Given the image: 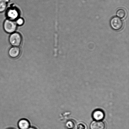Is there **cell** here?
I'll use <instances>...</instances> for the list:
<instances>
[{
    "instance_id": "obj_1",
    "label": "cell",
    "mask_w": 129,
    "mask_h": 129,
    "mask_svg": "<svg viewBox=\"0 0 129 129\" xmlns=\"http://www.w3.org/2000/svg\"><path fill=\"white\" fill-rule=\"evenodd\" d=\"M3 27L6 32L8 33H13L17 29V25L16 21L8 19L4 22Z\"/></svg>"
},
{
    "instance_id": "obj_2",
    "label": "cell",
    "mask_w": 129,
    "mask_h": 129,
    "mask_svg": "<svg viewBox=\"0 0 129 129\" xmlns=\"http://www.w3.org/2000/svg\"><path fill=\"white\" fill-rule=\"evenodd\" d=\"M22 38L19 33H13L10 35L9 41L10 44L13 46H19L22 42Z\"/></svg>"
},
{
    "instance_id": "obj_3",
    "label": "cell",
    "mask_w": 129,
    "mask_h": 129,
    "mask_svg": "<svg viewBox=\"0 0 129 129\" xmlns=\"http://www.w3.org/2000/svg\"><path fill=\"white\" fill-rule=\"evenodd\" d=\"M110 24L112 28L116 31L121 30L123 26V21L117 16H114L111 19Z\"/></svg>"
},
{
    "instance_id": "obj_4",
    "label": "cell",
    "mask_w": 129,
    "mask_h": 129,
    "mask_svg": "<svg viewBox=\"0 0 129 129\" xmlns=\"http://www.w3.org/2000/svg\"><path fill=\"white\" fill-rule=\"evenodd\" d=\"M6 15L9 19L14 21L18 18L19 16V13L16 8H10L8 10L6 13Z\"/></svg>"
},
{
    "instance_id": "obj_5",
    "label": "cell",
    "mask_w": 129,
    "mask_h": 129,
    "mask_svg": "<svg viewBox=\"0 0 129 129\" xmlns=\"http://www.w3.org/2000/svg\"><path fill=\"white\" fill-rule=\"evenodd\" d=\"M105 117L104 112L101 109H96L92 113V118L96 121H102Z\"/></svg>"
},
{
    "instance_id": "obj_6",
    "label": "cell",
    "mask_w": 129,
    "mask_h": 129,
    "mask_svg": "<svg viewBox=\"0 0 129 129\" xmlns=\"http://www.w3.org/2000/svg\"><path fill=\"white\" fill-rule=\"evenodd\" d=\"M21 53V49L18 47L13 46L10 49L9 51L10 56L13 58L18 57Z\"/></svg>"
},
{
    "instance_id": "obj_7",
    "label": "cell",
    "mask_w": 129,
    "mask_h": 129,
    "mask_svg": "<svg viewBox=\"0 0 129 129\" xmlns=\"http://www.w3.org/2000/svg\"><path fill=\"white\" fill-rule=\"evenodd\" d=\"M106 125L102 121H93L91 123L90 129H105Z\"/></svg>"
},
{
    "instance_id": "obj_8",
    "label": "cell",
    "mask_w": 129,
    "mask_h": 129,
    "mask_svg": "<svg viewBox=\"0 0 129 129\" xmlns=\"http://www.w3.org/2000/svg\"><path fill=\"white\" fill-rule=\"evenodd\" d=\"M18 126L20 129H27L30 127V122L27 119H23L19 121Z\"/></svg>"
},
{
    "instance_id": "obj_9",
    "label": "cell",
    "mask_w": 129,
    "mask_h": 129,
    "mask_svg": "<svg viewBox=\"0 0 129 129\" xmlns=\"http://www.w3.org/2000/svg\"><path fill=\"white\" fill-rule=\"evenodd\" d=\"M117 15L119 18H124L127 16V11L124 9H120L117 11Z\"/></svg>"
},
{
    "instance_id": "obj_10",
    "label": "cell",
    "mask_w": 129,
    "mask_h": 129,
    "mask_svg": "<svg viewBox=\"0 0 129 129\" xmlns=\"http://www.w3.org/2000/svg\"><path fill=\"white\" fill-rule=\"evenodd\" d=\"M10 0H0V13L3 12L7 7Z\"/></svg>"
},
{
    "instance_id": "obj_11",
    "label": "cell",
    "mask_w": 129,
    "mask_h": 129,
    "mask_svg": "<svg viewBox=\"0 0 129 129\" xmlns=\"http://www.w3.org/2000/svg\"><path fill=\"white\" fill-rule=\"evenodd\" d=\"M75 122L73 120H69L66 122L65 126L67 129H74L75 128Z\"/></svg>"
},
{
    "instance_id": "obj_12",
    "label": "cell",
    "mask_w": 129,
    "mask_h": 129,
    "mask_svg": "<svg viewBox=\"0 0 129 129\" xmlns=\"http://www.w3.org/2000/svg\"><path fill=\"white\" fill-rule=\"evenodd\" d=\"M16 22L17 25L22 26L24 23V20L23 19L21 18H19L16 19Z\"/></svg>"
},
{
    "instance_id": "obj_13",
    "label": "cell",
    "mask_w": 129,
    "mask_h": 129,
    "mask_svg": "<svg viewBox=\"0 0 129 129\" xmlns=\"http://www.w3.org/2000/svg\"><path fill=\"white\" fill-rule=\"evenodd\" d=\"M77 129H86V125L83 123H79L77 126Z\"/></svg>"
},
{
    "instance_id": "obj_14",
    "label": "cell",
    "mask_w": 129,
    "mask_h": 129,
    "mask_svg": "<svg viewBox=\"0 0 129 129\" xmlns=\"http://www.w3.org/2000/svg\"><path fill=\"white\" fill-rule=\"evenodd\" d=\"M27 129H37L36 128L34 127H29Z\"/></svg>"
},
{
    "instance_id": "obj_15",
    "label": "cell",
    "mask_w": 129,
    "mask_h": 129,
    "mask_svg": "<svg viewBox=\"0 0 129 129\" xmlns=\"http://www.w3.org/2000/svg\"><path fill=\"white\" fill-rule=\"evenodd\" d=\"M7 129H14L13 128H9Z\"/></svg>"
}]
</instances>
